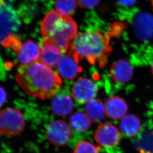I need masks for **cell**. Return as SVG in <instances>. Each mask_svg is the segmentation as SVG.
I'll return each instance as SVG.
<instances>
[{
	"instance_id": "cell-20",
	"label": "cell",
	"mask_w": 153,
	"mask_h": 153,
	"mask_svg": "<svg viewBox=\"0 0 153 153\" xmlns=\"http://www.w3.org/2000/svg\"><path fill=\"white\" fill-rule=\"evenodd\" d=\"M100 147L96 146L89 142H80L75 146L74 153H99Z\"/></svg>"
},
{
	"instance_id": "cell-1",
	"label": "cell",
	"mask_w": 153,
	"mask_h": 153,
	"mask_svg": "<svg viewBox=\"0 0 153 153\" xmlns=\"http://www.w3.org/2000/svg\"><path fill=\"white\" fill-rule=\"evenodd\" d=\"M16 80L25 93L42 100L56 95L62 85L60 77L39 61L19 65Z\"/></svg>"
},
{
	"instance_id": "cell-15",
	"label": "cell",
	"mask_w": 153,
	"mask_h": 153,
	"mask_svg": "<svg viewBox=\"0 0 153 153\" xmlns=\"http://www.w3.org/2000/svg\"><path fill=\"white\" fill-rule=\"evenodd\" d=\"M73 107L72 100L65 94H59L51 102L52 111L58 116L68 115L72 111Z\"/></svg>"
},
{
	"instance_id": "cell-19",
	"label": "cell",
	"mask_w": 153,
	"mask_h": 153,
	"mask_svg": "<svg viewBox=\"0 0 153 153\" xmlns=\"http://www.w3.org/2000/svg\"><path fill=\"white\" fill-rule=\"evenodd\" d=\"M55 7L62 15L71 16L75 13L76 3L75 0H56Z\"/></svg>"
},
{
	"instance_id": "cell-23",
	"label": "cell",
	"mask_w": 153,
	"mask_h": 153,
	"mask_svg": "<svg viewBox=\"0 0 153 153\" xmlns=\"http://www.w3.org/2000/svg\"><path fill=\"white\" fill-rule=\"evenodd\" d=\"M136 0H118L119 3L123 6H130L134 4Z\"/></svg>"
},
{
	"instance_id": "cell-17",
	"label": "cell",
	"mask_w": 153,
	"mask_h": 153,
	"mask_svg": "<svg viewBox=\"0 0 153 153\" xmlns=\"http://www.w3.org/2000/svg\"><path fill=\"white\" fill-rule=\"evenodd\" d=\"M85 114L90 119L92 123L101 121L105 118V105L100 99L91 100L87 102L85 108Z\"/></svg>"
},
{
	"instance_id": "cell-9",
	"label": "cell",
	"mask_w": 153,
	"mask_h": 153,
	"mask_svg": "<svg viewBox=\"0 0 153 153\" xmlns=\"http://www.w3.org/2000/svg\"><path fill=\"white\" fill-rule=\"evenodd\" d=\"M61 50L49 39H44L40 46L39 61L49 68L57 66L61 58Z\"/></svg>"
},
{
	"instance_id": "cell-4",
	"label": "cell",
	"mask_w": 153,
	"mask_h": 153,
	"mask_svg": "<svg viewBox=\"0 0 153 153\" xmlns=\"http://www.w3.org/2000/svg\"><path fill=\"white\" fill-rule=\"evenodd\" d=\"M25 118L19 110L7 108L0 114V131L4 136H16L23 131Z\"/></svg>"
},
{
	"instance_id": "cell-24",
	"label": "cell",
	"mask_w": 153,
	"mask_h": 153,
	"mask_svg": "<svg viewBox=\"0 0 153 153\" xmlns=\"http://www.w3.org/2000/svg\"><path fill=\"white\" fill-rule=\"evenodd\" d=\"M6 92L4 91V90L2 88V87H1V105L2 106L3 104L4 103V102L6 100Z\"/></svg>"
},
{
	"instance_id": "cell-11",
	"label": "cell",
	"mask_w": 153,
	"mask_h": 153,
	"mask_svg": "<svg viewBox=\"0 0 153 153\" xmlns=\"http://www.w3.org/2000/svg\"><path fill=\"white\" fill-rule=\"evenodd\" d=\"M133 28L138 37L142 40L153 37V16L146 12L136 15L133 20Z\"/></svg>"
},
{
	"instance_id": "cell-2",
	"label": "cell",
	"mask_w": 153,
	"mask_h": 153,
	"mask_svg": "<svg viewBox=\"0 0 153 153\" xmlns=\"http://www.w3.org/2000/svg\"><path fill=\"white\" fill-rule=\"evenodd\" d=\"M111 50L108 35L94 30L77 34L68 53L78 62L86 59L91 65L98 63L100 68H104Z\"/></svg>"
},
{
	"instance_id": "cell-25",
	"label": "cell",
	"mask_w": 153,
	"mask_h": 153,
	"mask_svg": "<svg viewBox=\"0 0 153 153\" xmlns=\"http://www.w3.org/2000/svg\"><path fill=\"white\" fill-rule=\"evenodd\" d=\"M151 73L153 75V61L152 64H151Z\"/></svg>"
},
{
	"instance_id": "cell-21",
	"label": "cell",
	"mask_w": 153,
	"mask_h": 153,
	"mask_svg": "<svg viewBox=\"0 0 153 153\" xmlns=\"http://www.w3.org/2000/svg\"><path fill=\"white\" fill-rule=\"evenodd\" d=\"M2 45L6 47H10L13 50L19 52L22 48V44L20 40L15 35L9 36L1 40Z\"/></svg>"
},
{
	"instance_id": "cell-5",
	"label": "cell",
	"mask_w": 153,
	"mask_h": 153,
	"mask_svg": "<svg viewBox=\"0 0 153 153\" xmlns=\"http://www.w3.org/2000/svg\"><path fill=\"white\" fill-rule=\"evenodd\" d=\"M19 20L12 5L7 0H1V39L14 35L19 25Z\"/></svg>"
},
{
	"instance_id": "cell-18",
	"label": "cell",
	"mask_w": 153,
	"mask_h": 153,
	"mask_svg": "<svg viewBox=\"0 0 153 153\" xmlns=\"http://www.w3.org/2000/svg\"><path fill=\"white\" fill-rule=\"evenodd\" d=\"M69 123L74 130L84 132L89 128L92 121L86 114L77 112L71 116Z\"/></svg>"
},
{
	"instance_id": "cell-12",
	"label": "cell",
	"mask_w": 153,
	"mask_h": 153,
	"mask_svg": "<svg viewBox=\"0 0 153 153\" xmlns=\"http://www.w3.org/2000/svg\"><path fill=\"white\" fill-rule=\"evenodd\" d=\"M60 75L66 79L73 80L82 71L78 62L71 55L68 53L61 57L57 65Z\"/></svg>"
},
{
	"instance_id": "cell-6",
	"label": "cell",
	"mask_w": 153,
	"mask_h": 153,
	"mask_svg": "<svg viewBox=\"0 0 153 153\" xmlns=\"http://www.w3.org/2000/svg\"><path fill=\"white\" fill-rule=\"evenodd\" d=\"M47 136L54 146H65L72 137L71 127L65 121L56 120L51 123L47 129Z\"/></svg>"
},
{
	"instance_id": "cell-26",
	"label": "cell",
	"mask_w": 153,
	"mask_h": 153,
	"mask_svg": "<svg viewBox=\"0 0 153 153\" xmlns=\"http://www.w3.org/2000/svg\"><path fill=\"white\" fill-rule=\"evenodd\" d=\"M151 4H152V6L153 7V0H151Z\"/></svg>"
},
{
	"instance_id": "cell-8",
	"label": "cell",
	"mask_w": 153,
	"mask_h": 153,
	"mask_svg": "<svg viewBox=\"0 0 153 153\" xmlns=\"http://www.w3.org/2000/svg\"><path fill=\"white\" fill-rule=\"evenodd\" d=\"M97 94V88L91 80L84 77H79L71 88L72 97L80 103L88 102L95 98Z\"/></svg>"
},
{
	"instance_id": "cell-3",
	"label": "cell",
	"mask_w": 153,
	"mask_h": 153,
	"mask_svg": "<svg viewBox=\"0 0 153 153\" xmlns=\"http://www.w3.org/2000/svg\"><path fill=\"white\" fill-rule=\"evenodd\" d=\"M41 30L44 39L50 40L62 53L68 50L71 41L76 35L77 27L71 16L53 10L44 18Z\"/></svg>"
},
{
	"instance_id": "cell-16",
	"label": "cell",
	"mask_w": 153,
	"mask_h": 153,
	"mask_svg": "<svg viewBox=\"0 0 153 153\" xmlns=\"http://www.w3.org/2000/svg\"><path fill=\"white\" fill-rule=\"evenodd\" d=\"M120 127L121 131L126 136L134 137L140 131L141 122L135 115L127 114L121 119Z\"/></svg>"
},
{
	"instance_id": "cell-10",
	"label": "cell",
	"mask_w": 153,
	"mask_h": 153,
	"mask_svg": "<svg viewBox=\"0 0 153 153\" xmlns=\"http://www.w3.org/2000/svg\"><path fill=\"white\" fill-rule=\"evenodd\" d=\"M133 67L128 61L120 59L112 65L110 69V74L116 83L126 84L133 77Z\"/></svg>"
},
{
	"instance_id": "cell-13",
	"label": "cell",
	"mask_w": 153,
	"mask_h": 153,
	"mask_svg": "<svg viewBox=\"0 0 153 153\" xmlns=\"http://www.w3.org/2000/svg\"><path fill=\"white\" fill-rule=\"evenodd\" d=\"M105 108L106 115L109 118L119 120L126 116L128 107L124 99L114 96L107 99L105 104Z\"/></svg>"
},
{
	"instance_id": "cell-14",
	"label": "cell",
	"mask_w": 153,
	"mask_h": 153,
	"mask_svg": "<svg viewBox=\"0 0 153 153\" xmlns=\"http://www.w3.org/2000/svg\"><path fill=\"white\" fill-rule=\"evenodd\" d=\"M40 47L32 41L28 40L22 44L18 52L17 59L22 65L31 64L39 61Z\"/></svg>"
},
{
	"instance_id": "cell-22",
	"label": "cell",
	"mask_w": 153,
	"mask_h": 153,
	"mask_svg": "<svg viewBox=\"0 0 153 153\" xmlns=\"http://www.w3.org/2000/svg\"><path fill=\"white\" fill-rule=\"evenodd\" d=\"M100 0H77L78 4L84 8H93L98 4Z\"/></svg>"
},
{
	"instance_id": "cell-7",
	"label": "cell",
	"mask_w": 153,
	"mask_h": 153,
	"mask_svg": "<svg viewBox=\"0 0 153 153\" xmlns=\"http://www.w3.org/2000/svg\"><path fill=\"white\" fill-rule=\"evenodd\" d=\"M94 137L97 143L104 148L116 146L120 139L117 127L108 123H104L99 126L96 129Z\"/></svg>"
}]
</instances>
